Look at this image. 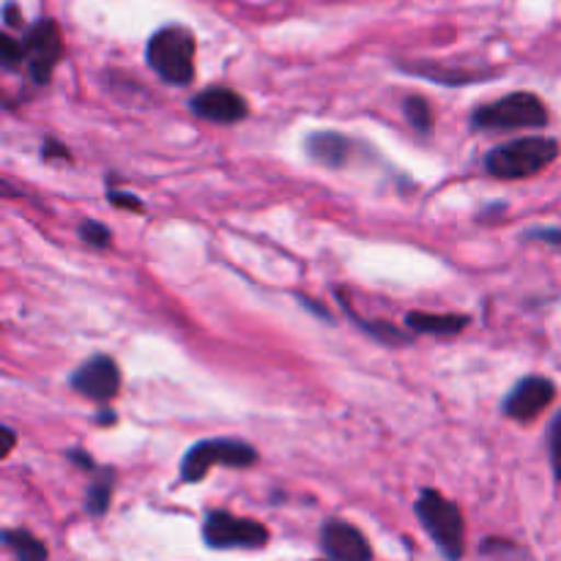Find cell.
Masks as SVG:
<instances>
[{"instance_id":"6da1fadb","label":"cell","mask_w":561,"mask_h":561,"mask_svg":"<svg viewBox=\"0 0 561 561\" xmlns=\"http://www.w3.org/2000/svg\"><path fill=\"white\" fill-rule=\"evenodd\" d=\"M414 510L422 529L427 531V537H431L433 546L438 548V553L447 561L463 559L466 526L458 504H453L438 491H431V488H427V491L420 493Z\"/></svg>"},{"instance_id":"7a4b0ae2","label":"cell","mask_w":561,"mask_h":561,"mask_svg":"<svg viewBox=\"0 0 561 561\" xmlns=\"http://www.w3.org/2000/svg\"><path fill=\"white\" fill-rule=\"evenodd\" d=\"M559 142L551 137H520V140L496 146L485 157V170L493 179L515 181L529 179L557 162Z\"/></svg>"},{"instance_id":"3957f363","label":"cell","mask_w":561,"mask_h":561,"mask_svg":"<svg viewBox=\"0 0 561 561\" xmlns=\"http://www.w3.org/2000/svg\"><path fill=\"white\" fill-rule=\"evenodd\" d=\"M146 60L170 85L195 80V36L181 25H168L148 38Z\"/></svg>"},{"instance_id":"277c9868","label":"cell","mask_w":561,"mask_h":561,"mask_svg":"<svg viewBox=\"0 0 561 561\" xmlns=\"http://www.w3.org/2000/svg\"><path fill=\"white\" fill-rule=\"evenodd\" d=\"M471 124L485 131H513V129H540L548 124V110L535 93H510L491 104H482L471 115Z\"/></svg>"},{"instance_id":"5b68a950","label":"cell","mask_w":561,"mask_h":561,"mask_svg":"<svg viewBox=\"0 0 561 561\" xmlns=\"http://www.w3.org/2000/svg\"><path fill=\"white\" fill-rule=\"evenodd\" d=\"M257 463V453L244 442L236 438H206L190 447V453L181 460V480L201 482L206 480L214 466H228V469H247Z\"/></svg>"},{"instance_id":"8992f818","label":"cell","mask_w":561,"mask_h":561,"mask_svg":"<svg viewBox=\"0 0 561 561\" xmlns=\"http://www.w3.org/2000/svg\"><path fill=\"white\" fill-rule=\"evenodd\" d=\"M203 542L214 551H257L268 542V529L257 520L236 518L225 510H214L203 520Z\"/></svg>"},{"instance_id":"52a82bcc","label":"cell","mask_w":561,"mask_h":561,"mask_svg":"<svg viewBox=\"0 0 561 561\" xmlns=\"http://www.w3.org/2000/svg\"><path fill=\"white\" fill-rule=\"evenodd\" d=\"M60 53H64V44H60V31L53 20H38L36 25L27 27L25 38H22V60L38 85H47Z\"/></svg>"},{"instance_id":"ba28073f","label":"cell","mask_w":561,"mask_h":561,"mask_svg":"<svg viewBox=\"0 0 561 561\" xmlns=\"http://www.w3.org/2000/svg\"><path fill=\"white\" fill-rule=\"evenodd\" d=\"M71 387L88 400H96V403H107L118 394L121 389V370L115 365V359L110 356H93V359L82 362L77 367V373L71 376Z\"/></svg>"},{"instance_id":"9c48e42d","label":"cell","mask_w":561,"mask_h":561,"mask_svg":"<svg viewBox=\"0 0 561 561\" xmlns=\"http://www.w3.org/2000/svg\"><path fill=\"white\" fill-rule=\"evenodd\" d=\"M553 398H557V387H553V381H548V378L542 376H529L524 378V381L515 383V389L502 403V411L510 416V420L531 422L553 403Z\"/></svg>"},{"instance_id":"30bf717a","label":"cell","mask_w":561,"mask_h":561,"mask_svg":"<svg viewBox=\"0 0 561 561\" xmlns=\"http://www.w3.org/2000/svg\"><path fill=\"white\" fill-rule=\"evenodd\" d=\"M321 548L332 561H373V548L356 526L345 520H327L321 529Z\"/></svg>"},{"instance_id":"8fae6325","label":"cell","mask_w":561,"mask_h":561,"mask_svg":"<svg viewBox=\"0 0 561 561\" xmlns=\"http://www.w3.org/2000/svg\"><path fill=\"white\" fill-rule=\"evenodd\" d=\"M192 113L201 115L203 121H211V124H236V121L247 118L250 107L230 88H208L192 99Z\"/></svg>"},{"instance_id":"7c38bea8","label":"cell","mask_w":561,"mask_h":561,"mask_svg":"<svg viewBox=\"0 0 561 561\" xmlns=\"http://www.w3.org/2000/svg\"><path fill=\"white\" fill-rule=\"evenodd\" d=\"M307 153L323 168H343L351 157V140L337 131H316L307 137Z\"/></svg>"},{"instance_id":"4fadbf2b","label":"cell","mask_w":561,"mask_h":561,"mask_svg":"<svg viewBox=\"0 0 561 561\" xmlns=\"http://www.w3.org/2000/svg\"><path fill=\"white\" fill-rule=\"evenodd\" d=\"M405 323H409V327L420 334H442V337H447V334L463 332L466 323H469V318L466 316H433V312H409V316H405Z\"/></svg>"},{"instance_id":"5bb4252c","label":"cell","mask_w":561,"mask_h":561,"mask_svg":"<svg viewBox=\"0 0 561 561\" xmlns=\"http://www.w3.org/2000/svg\"><path fill=\"white\" fill-rule=\"evenodd\" d=\"M113 485H115V471L99 469L85 493V513L91 515V518H102V515L107 513L110 502H113Z\"/></svg>"},{"instance_id":"9a60e30c","label":"cell","mask_w":561,"mask_h":561,"mask_svg":"<svg viewBox=\"0 0 561 561\" xmlns=\"http://www.w3.org/2000/svg\"><path fill=\"white\" fill-rule=\"evenodd\" d=\"M3 546L14 553L16 561H47L49 551L42 540L31 535L27 529H5Z\"/></svg>"},{"instance_id":"2e32d148","label":"cell","mask_w":561,"mask_h":561,"mask_svg":"<svg viewBox=\"0 0 561 561\" xmlns=\"http://www.w3.org/2000/svg\"><path fill=\"white\" fill-rule=\"evenodd\" d=\"M343 307H345V310H348V316L354 318V321L359 323L362 329H365L367 334H373V337H378V340H381V343H389V345H394V343H400V345H409V343H411V337H409V334H403V332H400V329L389 327V323H383V321H365V318H359V316H356V312L351 310V307L345 305V301H343Z\"/></svg>"},{"instance_id":"e0dca14e","label":"cell","mask_w":561,"mask_h":561,"mask_svg":"<svg viewBox=\"0 0 561 561\" xmlns=\"http://www.w3.org/2000/svg\"><path fill=\"white\" fill-rule=\"evenodd\" d=\"M405 118H409V124L414 126L420 135H431L433 129V110L431 104L425 102L422 96H409L405 99Z\"/></svg>"},{"instance_id":"ac0fdd59","label":"cell","mask_w":561,"mask_h":561,"mask_svg":"<svg viewBox=\"0 0 561 561\" xmlns=\"http://www.w3.org/2000/svg\"><path fill=\"white\" fill-rule=\"evenodd\" d=\"M411 75L431 77V80L444 82V85H471L474 80H480V75H466V71H444V69H422V66H411Z\"/></svg>"},{"instance_id":"d6986e66","label":"cell","mask_w":561,"mask_h":561,"mask_svg":"<svg viewBox=\"0 0 561 561\" xmlns=\"http://www.w3.org/2000/svg\"><path fill=\"white\" fill-rule=\"evenodd\" d=\"M80 236H82V241H88L91 247H110V241H113V233H110L107 225L96 222V219H88V222H82Z\"/></svg>"},{"instance_id":"ffe728a7","label":"cell","mask_w":561,"mask_h":561,"mask_svg":"<svg viewBox=\"0 0 561 561\" xmlns=\"http://www.w3.org/2000/svg\"><path fill=\"white\" fill-rule=\"evenodd\" d=\"M548 447H551V466L553 474L561 482V414L553 420L551 433H548Z\"/></svg>"},{"instance_id":"44dd1931","label":"cell","mask_w":561,"mask_h":561,"mask_svg":"<svg viewBox=\"0 0 561 561\" xmlns=\"http://www.w3.org/2000/svg\"><path fill=\"white\" fill-rule=\"evenodd\" d=\"M0 55H3L5 69H14L22 64V42L11 36H0Z\"/></svg>"},{"instance_id":"7402d4cb","label":"cell","mask_w":561,"mask_h":561,"mask_svg":"<svg viewBox=\"0 0 561 561\" xmlns=\"http://www.w3.org/2000/svg\"><path fill=\"white\" fill-rule=\"evenodd\" d=\"M107 201L113 203V206H121V208H131V211H142V201H140V197H135V195H131V192L107 190Z\"/></svg>"},{"instance_id":"603a6c76","label":"cell","mask_w":561,"mask_h":561,"mask_svg":"<svg viewBox=\"0 0 561 561\" xmlns=\"http://www.w3.org/2000/svg\"><path fill=\"white\" fill-rule=\"evenodd\" d=\"M526 239H540V241H548V244H561V230L537 228V230H529V233H526Z\"/></svg>"},{"instance_id":"cb8c5ba5","label":"cell","mask_w":561,"mask_h":561,"mask_svg":"<svg viewBox=\"0 0 561 561\" xmlns=\"http://www.w3.org/2000/svg\"><path fill=\"white\" fill-rule=\"evenodd\" d=\"M42 157H44V159H53V157L69 159V151H66V146H60V142L47 140V142H44V146H42Z\"/></svg>"},{"instance_id":"d4e9b609","label":"cell","mask_w":561,"mask_h":561,"mask_svg":"<svg viewBox=\"0 0 561 561\" xmlns=\"http://www.w3.org/2000/svg\"><path fill=\"white\" fill-rule=\"evenodd\" d=\"M66 458H69L71 463L82 466V469H88V471L96 469V466H93V460H91V455H85L82 449H71V453H66Z\"/></svg>"},{"instance_id":"484cf974","label":"cell","mask_w":561,"mask_h":561,"mask_svg":"<svg viewBox=\"0 0 561 561\" xmlns=\"http://www.w3.org/2000/svg\"><path fill=\"white\" fill-rule=\"evenodd\" d=\"M5 22H9V25H22V22H20V16H16V9H14V3H9V5H5Z\"/></svg>"},{"instance_id":"4316f807","label":"cell","mask_w":561,"mask_h":561,"mask_svg":"<svg viewBox=\"0 0 561 561\" xmlns=\"http://www.w3.org/2000/svg\"><path fill=\"white\" fill-rule=\"evenodd\" d=\"M329 561H332V559H329Z\"/></svg>"}]
</instances>
